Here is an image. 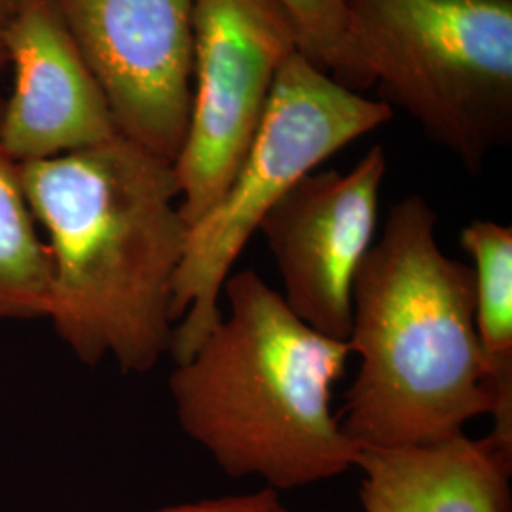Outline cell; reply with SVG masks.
<instances>
[{
	"label": "cell",
	"mask_w": 512,
	"mask_h": 512,
	"mask_svg": "<svg viewBox=\"0 0 512 512\" xmlns=\"http://www.w3.org/2000/svg\"><path fill=\"white\" fill-rule=\"evenodd\" d=\"M48 234L57 336L88 366L148 372L171 351L173 279L190 226L175 165L122 135L18 164Z\"/></svg>",
	"instance_id": "obj_1"
},
{
	"label": "cell",
	"mask_w": 512,
	"mask_h": 512,
	"mask_svg": "<svg viewBox=\"0 0 512 512\" xmlns=\"http://www.w3.org/2000/svg\"><path fill=\"white\" fill-rule=\"evenodd\" d=\"M435 230L421 196L395 203L353 279L348 344L361 368L338 420L359 448L444 442L497 408L475 270L444 255Z\"/></svg>",
	"instance_id": "obj_2"
},
{
	"label": "cell",
	"mask_w": 512,
	"mask_h": 512,
	"mask_svg": "<svg viewBox=\"0 0 512 512\" xmlns=\"http://www.w3.org/2000/svg\"><path fill=\"white\" fill-rule=\"evenodd\" d=\"M222 291L228 315L169 378L181 429L226 475L275 492L344 475L361 450L330 408L348 342L302 323L253 270Z\"/></svg>",
	"instance_id": "obj_3"
},
{
	"label": "cell",
	"mask_w": 512,
	"mask_h": 512,
	"mask_svg": "<svg viewBox=\"0 0 512 512\" xmlns=\"http://www.w3.org/2000/svg\"><path fill=\"white\" fill-rule=\"evenodd\" d=\"M384 103L476 175L512 141V0H342Z\"/></svg>",
	"instance_id": "obj_4"
},
{
	"label": "cell",
	"mask_w": 512,
	"mask_h": 512,
	"mask_svg": "<svg viewBox=\"0 0 512 512\" xmlns=\"http://www.w3.org/2000/svg\"><path fill=\"white\" fill-rule=\"evenodd\" d=\"M391 118L393 109L382 99L349 90L298 50L285 61L234 183L190 228L171 289V319L179 325L169 353L177 365L222 317L224 281L262 217L317 165Z\"/></svg>",
	"instance_id": "obj_5"
},
{
	"label": "cell",
	"mask_w": 512,
	"mask_h": 512,
	"mask_svg": "<svg viewBox=\"0 0 512 512\" xmlns=\"http://www.w3.org/2000/svg\"><path fill=\"white\" fill-rule=\"evenodd\" d=\"M298 50L270 0H196L192 107L175 160L179 211L192 228L224 198L268 109L275 78Z\"/></svg>",
	"instance_id": "obj_6"
},
{
	"label": "cell",
	"mask_w": 512,
	"mask_h": 512,
	"mask_svg": "<svg viewBox=\"0 0 512 512\" xmlns=\"http://www.w3.org/2000/svg\"><path fill=\"white\" fill-rule=\"evenodd\" d=\"M118 135L175 164L194 73L196 0H54Z\"/></svg>",
	"instance_id": "obj_7"
},
{
	"label": "cell",
	"mask_w": 512,
	"mask_h": 512,
	"mask_svg": "<svg viewBox=\"0 0 512 512\" xmlns=\"http://www.w3.org/2000/svg\"><path fill=\"white\" fill-rule=\"evenodd\" d=\"M387 156L380 145L348 173H310L262 217L283 300L310 329L348 342L351 287L372 247Z\"/></svg>",
	"instance_id": "obj_8"
},
{
	"label": "cell",
	"mask_w": 512,
	"mask_h": 512,
	"mask_svg": "<svg viewBox=\"0 0 512 512\" xmlns=\"http://www.w3.org/2000/svg\"><path fill=\"white\" fill-rule=\"evenodd\" d=\"M0 48L14 65V90L0 120V150L10 160L55 158L118 135L54 0H18Z\"/></svg>",
	"instance_id": "obj_9"
},
{
	"label": "cell",
	"mask_w": 512,
	"mask_h": 512,
	"mask_svg": "<svg viewBox=\"0 0 512 512\" xmlns=\"http://www.w3.org/2000/svg\"><path fill=\"white\" fill-rule=\"evenodd\" d=\"M365 512H511L512 454L494 440L361 448Z\"/></svg>",
	"instance_id": "obj_10"
},
{
	"label": "cell",
	"mask_w": 512,
	"mask_h": 512,
	"mask_svg": "<svg viewBox=\"0 0 512 512\" xmlns=\"http://www.w3.org/2000/svg\"><path fill=\"white\" fill-rule=\"evenodd\" d=\"M461 247L475 260V327L495 389L494 429L488 439L512 454V230L473 220Z\"/></svg>",
	"instance_id": "obj_11"
},
{
	"label": "cell",
	"mask_w": 512,
	"mask_h": 512,
	"mask_svg": "<svg viewBox=\"0 0 512 512\" xmlns=\"http://www.w3.org/2000/svg\"><path fill=\"white\" fill-rule=\"evenodd\" d=\"M52 260L38 238L18 164L0 150V321L48 317Z\"/></svg>",
	"instance_id": "obj_12"
},
{
	"label": "cell",
	"mask_w": 512,
	"mask_h": 512,
	"mask_svg": "<svg viewBox=\"0 0 512 512\" xmlns=\"http://www.w3.org/2000/svg\"><path fill=\"white\" fill-rule=\"evenodd\" d=\"M293 29L298 52L349 90L365 92L374 78L351 37L342 0H270Z\"/></svg>",
	"instance_id": "obj_13"
},
{
	"label": "cell",
	"mask_w": 512,
	"mask_h": 512,
	"mask_svg": "<svg viewBox=\"0 0 512 512\" xmlns=\"http://www.w3.org/2000/svg\"><path fill=\"white\" fill-rule=\"evenodd\" d=\"M156 512H293L289 511L275 490H262L256 494L230 495L220 499H207L198 503H184Z\"/></svg>",
	"instance_id": "obj_14"
},
{
	"label": "cell",
	"mask_w": 512,
	"mask_h": 512,
	"mask_svg": "<svg viewBox=\"0 0 512 512\" xmlns=\"http://www.w3.org/2000/svg\"><path fill=\"white\" fill-rule=\"evenodd\" d=\"M16 2L18 0H0V38H2V33H4L8 21H10L12 14H14Z\"/></svg>",
	"instance_id": "obj_15"
},
{
	"label": "cell",
	"mask_w": 512,
	"mask_h": 512,
	"mask_svg": "<svg viewBox=\"0 0 512 512\" xmlns=\"http://www.w3.org/2000/svg\"><path fill=\"white\" fill-rule=\"evenodd\" d=\"M4 65H8V57L4 54V50L0 48V69H2ZM2 107H4V101H0V120H2Z\"/></svg>",
	"instance_id": "obj_16"
}]
</instances>
